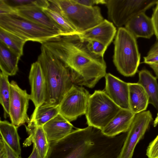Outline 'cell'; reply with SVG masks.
Segmentation results:
<instances>
[{
    "label": "cell",
    "instance_id": "obj_1",
    "mask_svg": "<svg viewBox=\"0 0 158 158\" xmlns=\"http://www.w3.org/2000/svg\"><path fill=\"white\" fill-rule=\"evenodd\" d=\"M42 45L70 69L75 85L93 88L106 73L103 57L91 53L75 34L60 36Z\"/></svg>",
    "mask_w": 158,
    "mask_h": 158
},
{
    "label": "cell",
    "instance_id": "obj_2",
    "mask_svg": "<svg viewBox=\"0 0 158 158\" xmlns=\"http://www.w3.org/2000/svg\"><path fill=\"white\" fill-rule=\"evenodd\" d=\"M37 61L40 64L45 77L46 96L43 104L57 106L74 84L70 69L42 45Z\"/></svg>",
    "mask_w": 158,
    "mask_h": 158
},
{
    "label": "cell",
    "instance_id": "obj_3",
    "mask_svg": "<svg viewBox=\"0 0 158 158\" xmlns=\"http://www.w3.org/2000/svg\"><path fill=\"white\" fill-rule=\"evenodd\" d=\"M94 138L83 129L73 130L62 139L50 143L45 158H101Z\"/></svg>",
    "mask_w": 158,
    "mask_h": 158
},
{
    "label": "cell",
    "instance_id": "obj_4",
    "mask_svg": "<svg viewBox=\"0 0 158 158\" xmlns=\"http://www.w3.org/2000/svg\"><path fill=\"white\" fill-rule=\"evenodd\" d=\"M114 44L113 61L117 70L124 76H133L138 71L140 60L136 38L125 27H119Z\"/></svg>",
    "mask_w": 158,
    "mask_h": 158
},
{
    "label": "cell",
    "instance_id": "obj_5",
    "mask_svg": "<svg viewBox=\"0 0 158 158\" xmlns=\"http://www.w3.org/2000/svg\"><path fill=\"white\" fill-rule=\"evenodd\" d=\"M0 27L26 42L35 41L42 44L60 36L58 32L35 24L16 12L0 15Z\"/></svg>",
    "mask_w": 158,
    "mask_h": 158
},
{
    "label": "cell",
    "instance_id": "obj_6",
    "mask_svg": "<svg viewBox=\"0 0 158 158\" xmlns=\"http://www.w3.org/2000/svg\"><path fill=\"white\" fill-rule=\"evenodd\" d=\"M49 1L76 29L80 32L91 28L104 20L100 8L98 6L88 7L74 0Z\"/></svg>",
    "mask_w": 158,
    "mask_h": 158
},
{
    "label": "cell",
    "instance_id": "obj_7",
    "mask_svg": "<svg viewBox=\"0 0 158 158\" xmlns=\"http://www.w3.org/2000/svg\"><path fill=\"white\" fill-rule=\"evenodd\" d=\"M121 109L104 90H95L89 98L85 114L87 124L102 130Z\"/></svg>",
    "mask_w": 158,
    "mask_h": 158
},
{
    "label": "cell",
    "instance_id": "obj_8",
    "mask_svg": "<svg viewBox=\"0 0 158 158\" xmlns=\"http://www.w3.org/2000/svg\"><path fill=\"white\" fill-rule=\"evenodd\" d=\"M158 0H106L108 18L117 27H122L137 14L144 12Z\"/></svg>",
    "mask_w": 158,
    "mask_h": 158
},
{
    "label": "cell",
    "instance_id": "obj_9",
    "mask_svg": "<svg viewBox=\"0 0 158 158\" xmlns=\"http://www.w3.org/2000/svg\"><path fill=\"white\" fill-rule=\"evenodd\" d=\"M90 95L82 86L74 84L59 105V114L70 122L85 114Z\"/></svg>",
    "mask_w": 158,
    "mask_h": 158
},
{
    "label": "cell",
    "instance_id": "obj_10",
    "mask_svg": "<svg viewBox=\"0 0 158 158\" xmlns=\"http://www.w3.org/2000/svg\"><path fill=\"white\" fill-rule=\"evenodd\" d=\"M153 120L149 110L135 114L117 158H132L137 144L144 136Z\"/></svg>",
    "mask_w": 158,
    "mask_h": 158
},
{
    "label": "cell",
    "instance_id": "obj_11",
    "mask_svg": "<svg viewBox=\"0 0 158 158\" xmlns=\"http://www.w3.org/2000/svg\"><path fill=\"white\" fill-rule=\"evenodd\" d=\"M10 89L9 116L11 123L18 127L30 121L27 114L30 94L14 81L10 82Z\"/></svg>",
    "mask_w": 158,
    "mask_h": 158
},
{
    "label": "cell",
    "instance_id": "obj_12",
    "mask_svg": "<svg viewBox=\"0 0 158 158\" xmlns=\"http://www.w3.org/2000/svg\"><path fill=\"white\" fill-rule=\"evenodd\" d=\"M105 91L111 99L120 108L130 110L128 83L110 73L105 76Z\"/></svg>",
    "mask_w": 158,
    "mask_h": 158
},
{
    "label": "cell",
    "instance_id": "obj_13",
    "mask_svg": "<svg viewBox=\"0 0 158 158\" xmlns=\"http://www.w3.org/2000/svg\"><path fill=\"white\" fill-rule=\"evenodd\" d=\"M29 79L31 87L30 100L35 108L45 102L46 91L45 77L41 64L37 61L31 65Z\"/></svg>",
    "mask_w": 158,
    "mask_h": 158
},
{
    "label": "cell",
    "instance_id": "obj_14",
    "mask_svg": "<svg viewBox=\"0 0 158 158\" xmlns=\"http://www.w3.org/2000/svg\"><path fill=\"white\" fill-rule=\"evenodd\" d=\"M116 31L113 23L104 19L97 25L84 31L77 32L75 34L83 41L94 40L108 46L115 37Z\"/></svg>",
    "mask_w": 158,
    "mask_h": 158
},
{
    "label": "cell",
    "instance_id": "obj_15",
    "mask_svg": "<svg viewBox=\"0 0 158 158\" xmlns=\"http://www.w3.org/2000/svg\"><path fill=\"white\" fill-rule=\"evenodd\" d=\"M43 127L50 143L62 139L73 130V125L60 114Z\"/></svg>",
    "mask_w": 158,
    "mask_h": 158
},
{
    "label": "cell",
    "instance_id": "obj_16",
    "mask_svg": "<svg viewBox=\"0 0 158 158\" xmlns=\"http://www.w3.org/2000/svg\"><path fill=\"white\" fill-rule=\"evenodd\" d=\"M135 114L131 110L121 109L110 122L102 130L107 136L113 137L127 132Z\"/></svg>",
    "mask_w": 158,
    "mask_h": 158
},
{
    "label": "cell",
    "instance_id": "obj_17",
    "mask_svg": "<svg viewBox=\"0 0 158 158\" xmlns=\"http://www.w3.org/2000/svg\"><path fill=\"white\" fill-rule=\"evenodd\" d=\"M125 28L135 38L150 39L155 34L151 18L144 12L140 13L130 20Z\"/></svg>",
    "mask_w": 158,
    "mask_h": 158
},
{
    "label": "cell",
    "instance_id": "obj_18",
    "mask_svg": "<svg viewBox=\"0 0 158 158\" xmlns=\"http://www.w3.org/2000/svg\"><path fill=\"white\" fill-rule=\"evenodd\" d=\"M130 110L135 114L146 111L148 98L143 87L137 83H128Z\"/></svg>",
    "mask_w": 158,
    "mask_h": 158
},
{
    "label": "cell",
    "instance_id": "obj_19",
    "mask_svg": "<svg viewBox=\"0 0 158 158\" xmlns=\"http://www.w3.org/2000/svg\"><path fill=\"white\" fill-rule=\"evenodd\" d=\"M15 12L35 24L58 32L60 35L58 28L43 11L42 9L33 7L18 9Z\"/></svg>",
    "mask_w": 158,
    "mask_h": 158
},
{
    "label": "cell",
    "instance_id": "obj_20",
    "mask_svg": "<svg viewBox=\"0 0 158 158\" xmlns=\"http://www.w3.org/2000/svg\"><path fill=\"white\" fill-rule=\"evenodd\" d=\"M26 130L28 137L23 143V147L34 144L41 158H45L49 148L50 143L48 141L43 127H37Z\"/></svg>",
    "mask_w": 158,
    "mask_h": 158
},
{
    "label": "cell",
    "instance_id": "obj_21",
    "mask_svg": "<svg viewBox=\"0 0 158 158\" xmlns=\"http://www.w3.org/2000/svg\"><path fill=\"white\" fill-rule=\"evenodd\" d=\"M59 106H48L43 104L35 108L26 129L43 127L47 122L59 114Z\"/></svg>",
    "mask_w": 158,
    "mask_h": 158
},
{
    "label": "cell",
    "instance_id": "obj_22",
    "mask_svg": "<svg viewBox=\"0 0 158 158\" xmlns=\"http://www.w3.org/2000/svg\"><path fill=\"white\" fill-rule=\"evenodd\" d=\"M157 79L149 71L143 69L139 72L137 83L144 88L148 97L149 104L152 105L158 112V83Z\"/></svg>",
    "mask_w": 158,
    "mask_h": 158
},
{
    "label": "cell",
    "instance_id": "obj_23",
    "mask_svg": "<svg viewBox=\"0 0 158 158\" xmlns=\"http://www.w3.org/2000/svg\"><path fill=\"white\" fill-rule=\"evenodd\" d=\"M50 5L43 11L58 28L60 36L75 34L77 31L68 20L62 15L58 8L49 0Z\"/></svg>",
    "mask_w": 158,
    "mask_h": 158
},
{
    "label": "cell",
    "instance_id": "obj_24",
    "mask_svg": "<svg viewBox=\"0 0 158 158\" xmlns=\"http://www.w3.org/2000/svg\"><path fill=\"white\" fill-rule=\"evenodd\" d=\"M20 56L0 43V68L2 72L9 76L15 75L18 70Z\"/></svg>",
    "mask_w": 158,
    "mask_h": 158
},
{
    "label": "cell",
    "instance_id": "obj_25",
    "mask_svg": "<svg viewBox=\"0 0 158 158\" xmlns=\"http://www.w3.org/2000/svg\"><path fill=\"white\" fill-rule=\"evenodd\" d=\"M18 128L7 121L0 120V138L15 152L20 156L21 151Z\"/></svg>",
    "mask_w": 158,
    "mask_h": 158
},
{
    "label": "cell",
    "instance_id": "obj_26",
    "mask_svg": "<svg viewBox=\"0 0 158 158\" xmlns=\"http://www.w3.org/2000/svg\"><path fill=\"white\" fill-rule=\"evenodd\" d=\"M26 41L15 35L0 27V43L20 57Z\"/></svg>",
    "mask_w": 158,
    "mask_h": 158
},
{
    "label": "cell",
    "instance_id": "obj_27",
    "mask_svg": "<svg viewBox=\"0 0 158 158\" xmlns=\"http://www.w3.org/2000/svg\"><path fill=\"white\" fill-rule=\"evenodd\" d=\"M10 96V83L8 76L2 72L0 73V102L3 107L5 118L9 115Z\"/></svg>",
    "mask_w": 158,
    "mask_h": 158
},
{
    "label": "cell",
    "instance_id": "obj_28",
    "mask_svg": "<svg viewBox=\"0 0 158 158\" xmlns=\"http://www.w3.org/2000/svg\"><path fill=\"white\" fill-rule=\"evenodd\" d=\"M15 12L18 9L33 7L42 9L48 8L50 5L46 0H4Z\"/></svg>",
    "mask_w": 158,
    "mask_h": 158
},
{
    "label": "cell",
    "instance_id": "obj_29",
    "mask_svg": "<svg viewBox=\"0 0 158 158\" xmlns=\"http://www.w3.org/2000/svg\"><path fill=\"white\" fill-rule=\"evenodd\" d=\"M89 52L94 55L103 57L104 54L108 46L98 41L94 40L84 41Z\"/></svg>",
    "mask_w": 158,
    "mask_h": 158
},
{
    "label": "cell",
    "instance_id": "obj_30",
    "mask_svg": "<svg viewBox=\"0 0 158 158\" xmlns=\"http://www.w3.org/2000/svg\"><path fill=\"white\" fill-rule=\"evenodd\" d=\"M148 158H158V135L149 143L146 151Z\"/></svg>",
    "mask_w": 158,
    "mask_h": 158
},
{
    "label": "cell",
    "instance_id": "obj_31",
    "mask_svg": "<svg viewBox=\"0 0 158 158\" xmlns=\"http://www.w3.org/2000/svg\"><path fill=\"white\" fill-rule=\"evenodd\" d=\"M156 5L151 18L154 27L155 35L158 40V0Z\"/></svg>",
    "mask_w": 158,
    "mask_h": 158
},
{
    "label": "cell",
    "instance_id": "obj_32",
    "mask_svg": "<svg viewBox=\"0 0 158 158\" xmlns=\"http://www.w3.org/2000/svg\"><path fill=\"white\" fill-rule=\"evenodd\" d=\"M80 4L88 7H92L98 4H106V0H74Z\"/></svg>",
    "mask_w": 158,
    "mask_h": 158
},
{
    "label": "cell",
    "instance_id": "obj_33",
    "mask_svg": "<svg viewBox=\"0 0 158 158\" xmlns=\"http://www.w3.org/2000/svg\"><path fill=\"white\" fill-rule=\"evenodd\" d=\"M144 61L143 63L147 64L149 65L158 62V53L147 56L143 57Z\"/></svg>",
    "mask_w": 158,
    "mask_h": 158
},
{
    "label": "cell",
    "instance_id": "obj_34",
    "mask_svg": "<svg viewBox=\"0 0 158 158\" xmlns=\"http://www.w3.org/2000/svg\"><path fill=\"white\" fill-rule=\"evenodd\" d=\"M4 142L6 152L7 158H19L20 156L11 149L4 141Z\"/></svg>",
    "mask_w": 158,
    "mask_h": 158
},
{
    "label": "cell",
    "instance_id": "obj_35",
    "mask_svg": "<svg viewBox=\"0 0 158 158\" xmlns=\"http://www.w3.org/2000/svg\"><path fill=\"white\" fill-rule=\"evenodd\" d=\"M0 158H7L6 149L3 140L0 139Z\"/></svg>",
    "mask_w": 158,
    "mask_h": 158
},
{
    "label": "cell",
    "instance_id": "obj_36",
    "mask_svg": "<svg viewBox=\"0 0 158 158\" xmlns=\"http://www.w3.org/2000/svg\"><path fill=\"white\" fill-rule=\"evenodd\" d=\"M158 53V40L153 45L148 53L147 56Z\"/></svg>",
    "mask_w": 158,
    "mask_h": 158
},
{
    "label": "cell",
    "instance_id": "obj_37",
    "mask_svg": "<svg viewBox=\"0 0 158 158\" xmlns=\"http://www.w3.org/2000/svg\"><path fill=\"white\" fill-rule=\"evenodd\" d=\"M19 158H22L20 156H19ZM27 158H41L36 148L35 145L33 144V147L32 152Z\"/></svg>",
    "mask_w": 158,
    "mask_h": 158
},
{
    "label": "cell",
    "instance_id": "obj_38",
    "mask_svg": "<svg viewBox=\"0 0 158 158\" xmlns=\"http://www.w3.org/2000/svg\"><path fill=\"white\" fill-rule=\"evenodd\" d=\"M154 71L157 78H158V62L149 65Z\"/></svg>",
    "mask_w": 158,
    "mask_h": 158
}]
</instances>
